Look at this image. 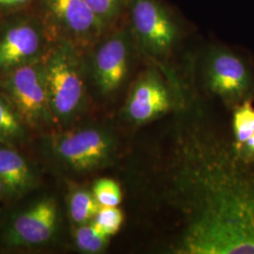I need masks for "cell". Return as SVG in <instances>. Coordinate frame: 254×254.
<instances>
[{
	"label": "cell",
	"instance_id": "3",
	"mask_svg": "<svg viewBox=\"0 0 254 254\" xmlns=\"http://www.w3.org/2000/svg\"><path fill=\"white\" fill-rule=\"evenodd\" d=\"M126 22L146 62L174 65L194 32L181 11L167 0H129Z\"/></svg>",
	"mask_w": 254,
	"mask_h": 254
},
{
	"label": "cell",
	"instance_id": "8",
	"mask_svg": "<svg viewBox=\"0 0 254 254\" xmlns=\"http://www.w3.org/2000/svg\"><path fill=\"white\" fill-rule=\"evenodd\" d=\"M1 89L24 126L37 129L55 123L44 62L36 60L9 70Z\"/></svg>",
	"mask_w": 254,
	"mask_h": 254
},
{
	"label": "cell",
	"instance_id": "4",
	"mask_svg": "<svg viewBox=\"0 0 254 254\" xmlns=\"http://www.w3.org/2000/svg\"><path fill=\"white\" fill-rule=\"evenodd\" d=\"M85 53L87 80L106 99L128 91L146 63L126 21L108 30Z\"/></svg>",
	"mask_w": 254,
	"mask_h": 254
},
{
	"label": "cell",
	"instance_id": "13",
	"mask_svg": "<svg viewBox=\"0 0 254 254\" xmlns=\"http://www.w3.org/2000/svg\"><path fill=\"white\" fill-rule=\"evenodd\" d=\"M100 206L92 190H89L85 188H75L69 193V216L72 222L76 226L91 222Z\"/></svg>",
	"mask_w": 254,
	"mask_h": 254
},
{
	"label": "cell",
	"instance_id": "10",
	"mask_svg": "<svg viewBox=\"0 0 254 254\" xmlns=\"http://www.w3.org/2000/svg\"><path fill=\"white\" fill-rule=\"evenodd\" d=\"M59 222L57 201L44 198L14 218L4 235V243L10 247L44 245L55 236Z\"/></svg>",
	"mask_w": 254,
	"mask_h": 254
},
{
	"label": "cell",
	"instance_id": "21",
	"mask_svg": "<svg viewBox=\"0 0 254 254\" xmlns=\"http://www.w3.org/2000/svg\"><path fill=\"white\" fill-rule=\"evenodd\" d=\"M30 0H0V7L9 8V7H17L24 5Z\"/></svg>",
	"mask_w": 254,
	"mask_h": 254
},
{
	"label": "cell",
	"instance_id": "20",
	"mask_svg": "<svg viewBox=\"0 0 254 254\" xmlns=\"http://www.w3.org/2000/svg\"><path fill=\"white\" fill-rule=\"evenodd\" d=\"M236 151L245 162L254 163V135Z\"/></svg>",
	"mask_w": 254,
	"mask_h": 254
},
{
	"label": "cell",
	"instance_id": "7",
	"mask_svg": "<svg viewBox=\"0 0 254 254\" xmlns=\"http://www.w3.org/2000/svg\"><path fill=\"white\" fill-rule=\"evenodd\" d=\"M120 148L115 133L100 126L75 127L51 139L55 158L77 174L92 173L111 166L118 157Z\"/></svg>",
	"mask_w": 254,
	"mask_h": 254
},
{
	"label": "cell",
	"instance_id": "22",
	"mask_svg": "<svg viewBox=\"0 0 254 254\" xmlns=\"http://www.w3.org/2000/svg\"><path fill=\"white\" fill-rule=\"evenodd\" d=\"M4 192V187H3V184H2V182L0 180V195L2 194Z\"/></svg>",
	"mask_w": 254,
	"mask_h": 254
},
{
	"label": "cell",
	"instance_id": "18",
	"mask_svg": "<svg viewBox=\"0 0 254 254\" xmlns=\"http://www.w3.org/2000/svg\"><path fill=\"white\" fill-rule=\"evenodd\" d=\"M91 190L101 206H118L123 200L120 185L109 178L96 180Z\"/></svg>",
	"mask_w": 254,
	"mask_h": 254
},
{
	"label": "cell",
	"instance_id": "5",
	"mask_svg": "<svg viewBox=\"0 0 254 254\" xmlns=\"http://www.w3.org/2000/svg\"><path fill=\"white\" fill-rule=\"evenodd\" d=\"M187 79L176 64L146 62L127 93L123 114L135 127L144 126L175 111L185 97Z\"/></svg>",
	"mask_w": 254,
	"mask_h": 254
},
{
	"label": "cell",
	"instance_id": "12",
	"mask_svg": "<svg viewBox=\"0 0 254 254\" xmlns=\"http://www.w3.org/2000/svg\"><path fill=\"white\" fill-rule=\"evenodd\" d=\"M0 180L12 196L26 194L34 187L35 176L27 160L9 148H0Z\"/></svg>",
	"mask_w": 254,
	"mask_h": 254
},
{
	"label": "cell",
	"instance_id": "11",
	"mask_svg": "<svg viewBox=\"0 0 254 254\" xmlns=\"http://www.w3.org/2000/svg\"><path fill=\"white\" fill-rule=\"evenodd\" d=\"M43 35L30 22L9 27L0 37V70L9 71L37 60L42 49Z\"/></svg>",
	"mask_w": 254,
	"mask_h": 254
},
{
	"label": "cell",
	"instance_id": "2",
	"mask_svg": "<svg viewBox=\"0 0 254 254\" xmlns=\"http://www.w3.org/2000/svg\"><path fill=\"white\" fill-rule=\"evenodd\" d=\"M184 65L194 85L218 98L229 109L254 101V66L235 47L209 43L187 53Z\"/></svg>",
	"mask_w": 254,
	"mask_h": 254
},
{
	"label": "cell",
	"instance_id": "19",
	"mask_svg": "<svg viewBox=\"0 0 254 254\" xmlns=\"http://www.w3.org/2000/svg\"><path fill=\"white\" fill-rule=\"evenodd\" d=\"M106 236H115L123 225L124 215L117 206H100L91 221Z\"/></svg>",
	"mask_w": 254,
	"mask_h": 254
},
{
	"label": "cell",
	"instance_id": "6",
	"mask_svg": "<svg viewBox=\"0 0 254 254\" xmlns=\"http://www.w3.org/2000/svg\"><path fill=\"white\" fill-rule=\"evenodd\" d=\"M46 86L55 123L78 118L88 103L84 53L66 40L55 46L44 61Z\"/></svg>",
	"mask_w": 254,
	"mask_h": 254
},
{
	"label": "cell",
	"instance_id": "9",
	"mask_svg": "<svg viewBox=\"0 0 254 254\" xmlns=\"http://www.w3.org/2000/svg\"><path fill=\"white\" fill-rule=\"evenodd\" d=\"M55 26L64 38L85 53L107 30L84 0H46Z\"/></svg>",
	"mask_w": 254,
	"mask_h": 254
},
{
	"label": "cell",
	"instance_id": "16",
	"mask_svg": "<svg viewBox=\"0 0 254 254\" xmlns=\"http://www.w3.org/2000/svg\"><path fill=\"white\" fill-rule=\"evenodd\" d=\"M76 248L84 254H99L109 244V236L103 234L92 222L78 225L73 233Z\"/></svg>",
	"mask_w": 254,
	"mask_h": 254
},
{
	"label": "cell",
	"instance_id": "17",
	"mask_svg": "<svg viewBox=\"0 0 254 254\" xmlns=\"http://www.w3.org/2000/svg\"><path fill=\"white\" fill-rule=\"evenodd\" d=\"M23 124L9 102L0 97V141L12 142L24 136Z\"/></svg>",
	"mask_w": 254,
	"mask_h": 254
},
{
	"label": "cell",
	"instance_id": "1",
	"mask_svg": "<svg viewBox=\"0 0 254 254\" xmlns=\"http://www.w3.org/2000/svg\"><path fill=\"white\" fill-rule=\"evenodd\" d=\"M190 87L154 163V198L174 215L169 250L178 254H254V163L190 99Z\"/></svg>",
	"mask_w": 254,
	"mask_h": 254
},
{
	"label": "cell",
	"instance_id": "15",
	"mask_svg": "<svg viewBox=\"0 0 254 254\" xmlns=\"http://www.w3.org/2000/svg\"><path fill=\"white\" fill-rule=\"evenodd\" d=\"M233 142L236 150L254 135V107L253 101H247L233 109Z\"/></svg>",
	"mask_w": 254,
	"mask_h": 254
},
{
	"label": "cell",
	"instance_id": "14",
	"mask_svg": "<svg viewBox=\"0 0 254 254\" xmlns=\"http://www.w3.org/2000/svg\"><path fill=\"white\" fill-rule=\"evenodd\" d=\"M108 31L126 21L129 0H84Z\"/></svg>",
	"mask_w": 254,
	"mask_h": 254
}]
</instances>
